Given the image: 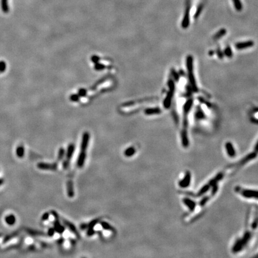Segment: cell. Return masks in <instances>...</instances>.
<instances>
[{
	"label": "cell",
	"instance_id": "2e32d148",
	"mask_svg": "<svg viewBox=\"0 0 258 258\" xmlns=\"http://www.w3.org/2000/svg\"><path fill=\"white\" fill-rule=\"evenodd\" d=\"M86 157V153L80 152L77 160V165L79 167H82L84 164Z\"/></svg>",
	"mask_w": 258,
	"mask_h": 258
},
{
	"label": "cell",
	"instance_id": "9c48e42d",
	"mask_svg": "<svg viewBox=\"0 0 258 258\" xmlns=\"http://www.w3.org/2000/svg\"><path fill=\"white\" fill-rule=\"evenodd\" d=\"M225 148H226L227 154L230 157H234L236 156V150H235L234 146H233L232 144L230 142H228L226 143Z\"/></svg>",
	"mask_w": 258,
	"mask_h": 258
},
{
	"label": "cell",
	"instance_id": "f35d334b",
	"mask_svg": "<svg viewBox=\"0 0 258 258\" xmlns=\"http://www.w3.org/2000/svg\"><path fill=\"white\" fill-rule=\"evenodd\" d=\"M48 218H49V214H48V213H45V214L43 216V217H42V220H43V221H46Z\"/></svg>",
	"mask_w": 258,
	"mask_h": 258
},
{
	"label": "cell",
	"instance_id": "4fadbf2b",
	"mask_svg": "<svg viewBox=\"0 0 258 258\" xmlns=\"http://www.w3.org/2000/svg\"><path fill=\"white\" fill-rule=\"evenodd\" d=\"M223 176L224 174L223 173H219L214 178H213L209 181L208 184H209L210 187H213L215 184H217V183L223 178Z\"/></svg>",
	"mask_w": 258,
	"mask_h": 258
},
{
	"label": "cell",
	"instance_id": "4dcf8cb0",
	"mask_svg": "<svg viewBox=\"0 0 258 258\" xmlns=\"http://www.w3.org/2000/svg\"><path fill=\"white\" fill-rule=\"evenodd\" d=\"M98 221H99L98 219H95V220H93V221H91V222L88 224V228H93V227H94L95 225H96V224L97 223Z\"/></svg>",
	"mask_w": 258,
	"mask_h": 258
},
{
	"label": "cell",
	"instance_id": "5b68a950",
	"mask_svg": "<svg viewBox=\"0 0 258 258\" xmlns=\"http://www.w3.org/2000/svg\"><path fill=\"white\" fill-rule=\"evenodd\" d=\"M256 152H252V153H251L250 154H248V155H247L246 157H245L244 158H243V159H242V160H241L240 161H238V163H237V164H236L235 165L234 164L233 165H232L231 166V167H234V166H240V165H244V164H246V163H247L248 161H251V160H252V159H253L254 158L256 157Z\"/></svg>",
	"mask_w": 258,
	"mask_h": 258
},
{
	"label": "cell",
	"instance_id": "8fae6325",
	"mask_svg": "<svg viewBox=\"0 0 258 258\" xmlns=\"http://www.w3.org/2000/svg\"><path fill=\"white\" fill-rule=\"evenodd\" d=\"M38 167L41 169L44 170H54L57 169V165L56 164H45V163H40L38 165Z\"/></svg>",
	"mask_w": 258,
	"mask_h": 258
},
{
	"label": "cell",
	"instance_id": "ba28073f",
	"mask_svg": "<svg viewBox=\"0 0 258 258\" xmlns=\"http://www.w3.org/2000/svg\"><path fill=\"white\" fill-rule=\"evenodd\" d=\"M182 201L183 203L185 204L186 206L188 207V208L191 211L194 210L196 207V203L194 201H193V199H191L188 198H184L182 199Z\"/></svg>",
	"mask_w": 258,
	"mask_h": 258
},
{
	"label": "cell",
	"instance_id": "8992f818",
	"mask_svg": "<svg viewBox=\"0 0 258 258\" xmlns=\"http://www.w3.org/2000/svg\"><path fill=\"white\" fill-rule=\"evenodd\" d=\"M189 12H190V6L188 5L185 13L184 19L182 22V27L183 28H187L189 25Z\"/></svg>",
	"mask_w": 258,
	"mask_h": 258
},
{
	"label": "cell",
	"instance_id": "e575fe53",
	"mask_svg": "<svg viewBox=\"0 0 258 258\" xmlns=\"http://www.w3.org/2000/svg\"><path fill=\"white\" fill-rule=\"evenodd\" d=\"M217 54H218V57H219V59H222V58L223 57V53L221 52V49H220L219 48H218L217 49Z\"/></svg>",
	"mask_w": 258,
	"mask_h": 258
},
{
	"label": "cell",
	"instance_id": "277c9868",
	"mask_svg": "<svg viewBox=\"0 0 258 258\" xmlns=\"http://www.w3.org/2000/svg\"><path fill=\"white\" fill-rule=\"evenodd\" d=\"M89 139H90V136H89L88 133L85 132L84 135H83V136H82V142H81V152H80L86 153V151L87 150V146L88 145Z\"/></svg>",
	"mask_w": 258,
	"mask_h": 258
},
{
	"label": "cell",
	"instance_id": "603a6c76",
	"mask_svg": "<svg viewBox=\"0 0 258 258\" xmlns=\"http://www.w3.org/2000/svg\"><path fill=\"white\" fill-rule=\"evenodd\" d=\"M210 186L209 184H207V185H204V186L200 189V190H199V191H198V194H197L198 197H200V196L203 195V194H204L206 193L208 191H209V189H210Z\"/></svg>",
	"mask_w": 258,
	"mask_h": 258
},
{
	"label": "cell",
	"instance_id": "5bb4252c",
	"mask_svg": "<svg viewBox=\"0 0 258 258\" xmlns=\"http://www.w3.org/2000/svg\"><path fill=\"white\" fill-rule=\"evenodd\" d=\"M173 92L170 91L167 94V97H165L164 101V106L165 108H170V106L171 105V103H172V99L173 97Z\"/></svg>",
	"mask_w": 258,
	"mask_h": 258
},
{
	"label": "cell",
	"instance_id": "cb8c5ba5",
	"mask_svg": "<svg viewBox=\"0 0 258 258\" xmlns=\"http://www.w3.org/2000/svg\"><path fill=\"white\" fill-rule=\"evenodd\" d=\"M161 112V110L159 108H152V109L147 110L145 111V113L148 115H152V114H160Z\"/></svg>",
	"mask_w": 258,
	"mask_h": 258
},
{
	"label": "cell",
	"instance_id": "7c38bea8",
	"mask_svg": "<svg viewBox=\"0 0 258 258\" xmlns=\"http://www.w3.org/2000/svg\"><path fill=\"white\" fill-rule=\"evenodd\" d=\"M181 138H182V145L184 147H188L189 145V140L188 138V134L187 131L182 130L181 132Z\"/></svg>",
	"mask_w": 258,
	"mask_h": 258
},
{
	"label": "cell",
	"instance_id": "ffe728a7",
	"mask_svg": "<svg viewBox=\"0 0 258 258\" xmlns=\"http://www.w3.org/2000/svg\"><path fill=\"white\" fill-rule=\"evenodd\" d=\"M1 7L2 11L7 13L9 11V7L8 5V0H1Z\"/></svg>",
	"mask_w": 258,
	"mask_h": 258
},
{
	"label": "cell",
	"instance_id": "b9f144b4",
	"mask_svg": "<svg viewBox=\"0 0 258 258\" xmlns=\"http://www.w3.org/2000/svg\"><path fill=\"white\" fill-rule=\"evenodd\" d=\"M213 53H214V52L213 51H210L209 52V55H213Z\"/></svg>",
	"mask_w": 258,
	"mask_h": 258
},
{
	"label": "cell",
	"instance_id": "d590c367",
	"mask_svg": "<svg viewBox=\"0 0 258 258\" xmlns=\"http://www.w3.org/2000/svg\"><path fill=\"white\" fill-rule=\"evenodd\" d=\"M69 160H66L63 163V168H64L65 169H68V167H69Z\"/></svg>",
	"mask_w": 258,
	"mask_h": 258
},
{
	"label": "cell",
	"instance_id": "d6986e66",
	"mask_svg": "<svg viewBox=\"0 0 258 258\" xmlns=\"http://www.w3.org/2000/svg\"><path fill=\"white\" fill-rule=\"evenodd\" d=\"M54 229L56 232L59 233V234H61V233L65 231V228L60 224L59 221H58V219H56V221L54 223Z\"/></svg>",
	"mask_w": 258,
	"mask_h": 258
},
{
	"label": "cell",
	"instance_id": "1f68e13d",
	"mask_svg": "<svg viewBox=\"0 0 258 258\" xmlns=\"http://www.w3.org/2000/svg\"><path fill=\"white\" fill-rule=\"evenodd\" d=\"M209 197H204L200 201V202H199V205H200V206H204L205 204H206V203L207 202V201L209 200Z\"/></svg>",
	"mask_w": 258,
	"mask_h": 258
},
{
	"label": "cell",
	"instance_id": "7402d4cb",
	"mask_svg": "<svg viewBox=\"0 0 258 258\" xmlns=\"http://www.w3.org/2000/svg\"><path fill=\"white\" fill-rule=\"evenodd\" d=\"M136 152V149L133 147H130L124 151V155L127 157H130L133 155Z\"/></svg>",
	"mask_w": 258,
	"mask_h": 258
},
{
	"label": "cell",
	"instance_id": "8d00e7d4",
	"mask_svg": "<svg viewBox=\"0 0 258 258\" xmlns=\"http://www.w3.org/2000/svg\"><path fill=\"white\" fill-rule=\"evenodd\" d=\"M201 10H202V6H199V7H198V10H197V11L196 12V13H195V18H198V16L199 15V14L201 13Z\"/></svg>",
	"mask_w": 258,
	"mask_h": 258
},
{
	"label": "cell",
	"instance_id": "d6a6232c",
	"mask_svg": "<svg viewBox=\"0 0 258 258\" xmlns=\"http://www.w3.org/2000/svg\"><path fill=\"white\" fill-rule=\"evenodd\" d=\"M95 231H94V229L93 228H88V229L87 232V234L88 236L90 237V236H93L95 234Z\"/></svg>",
	"mask_w": 258,
	"mask_h": 258
},
{
	"label": "cell",
	"instance_id": "30bf717a",
	"mask_svg": "<svg viewBox=\"0 0 258 258\" xmlns=\"http://www.w3.org/2000/svg\"><path fill=\"white\" fill-rule=\"evenodd\" d=\"M244 246H245L244 245L241 239L238 240L232 247V252L234 253H237L241 251Z\"/></svg>",
	"mask_w": 258,
	"mask_h": 258
},
{
	"label": "cell",
	"instance_id": "e0dca14e",
	"mask_svg": "<svg viewBox=\"0 0 258 258\" xmlns=\"http://www.w3.org/2000/svg\"><path fill=\"white\" fill-rule=\"evenodd\" d=\"M67 191H68V195L70 198H72L74 195V187H73V183L72 181L69 180L67 182Z\"/></svg>",
	"mask_w": 258,
	"mask_h": 258
},
{
	"label": "cell",
	"instance_id": "ab89813d",
	"mask_svg": "<svg viewBox=\"0 0 258 258\" xmlns=\"http://www.w3.org/2000/svg\"><path fill=\"white\" fill-rule=\"evenodd\" d=\"M255 152H258V142H257L256 145H255Z\"/></svg>",
	"mask_w": 258,
	"mask_h": 258
},
{
	"label": "cell",
	"instance_id": "6da1fadb",
	"mask_svg": "<svg viewBox=\"0 0 258 258\" xmlns=\"http://www.w3.org/2000/svg\"><path fill=\"white\" fill-rule=\"evenodd\" d=\"M187 69L188 71L189 80L191 85V88L194 92H197L198 88L196 84L195 80L194 78V75L193 72V57L192 56H188L187 59Z\"/></svg>",
	"mask_w": 258,
	"mask_h": 258
},
{
	"label": "cell",
	"instance_id": "74e56055",
	"mask_svg": "<svg viewBox=\"0 0 258 258\" xmlns=\"http://www.w3.org/2000/svg\"><path fill=\"white\" fill-rule=\"evenodd\" d=\"M54 231H55V230H54V228H50V229H48V235L49 236H50V237L53 236L54 235Z\"/></svg>",
	"mask_w": 258,
	"mask_h": 258
},
{
	"label": "cell",
	"instance_id": "d4e9b609",
	"mask_svg": "<svg viewBox=\"0 0 258 258\" xmlns=\"http://www.w3.org/2000/svg\"><path fill=\"white\" fill-rule=\"evenodd\" d=\"M101 225L102 227L104 229H105V230L112 231H114L113 228L110 225L109 223H108L106 222H102L101 223Z\"/></svg>",
	"mask_w": 258,
	"mask_h": 258
},
{
	"label": "cell",
	"instance_id": "9a60e30c",
	"mask_svg": "<svg viewBox=\"0 0 258 258\" xmlns=\"http://www.w3.org/2000/svg\"><path fill=\"white\" fill-rule=\"evenodd\" d=\"M62 221L63 222V223H64V224L67 227H68V228L73 232V233H74L75 234H76V236H78L79 235V234H78V231H77V230L76 229V227H75V226L74 225L72 224V223H71V222H69V221H68L67 220H65V219H62Z\"/></svg>",
	"mask_w": 258,
	"mask_h": 258
},
{
	"label": "cell",
	"instance_id": "4316f807",
	"mask_svg": "<svg viewBox=\"0 0 258 258\" xmlns=\"http://www.w3.org/2000/svg\"><path fill=\"white\" fill-rule=\"evenodd\" d=\"M224 53L228 57H231L232 56V52L231 48L229 46H227L226 47V48L225 49Z\"/></svg>",
	"mask_w": 258,
	"mask_h": 258
},
{
	"label": "cell",
	"instance_id": "f546056e",
	"mask_svg": "<svg viewBox=\"0 0 258 258\" xmlns=\"http://www.w3.org/2000/svg\"><path fill=\"white\" fill-rule=\"evenodd\" d=\"M6 69V63L4 61H0V73L3 72Z\"/></svg>",
	"mask_w": 258,
	"mask_h": 258
},
{
	"label": "cell",
	"instance_id": "60d3db41",
	"mask_svg": "<svg viewBox=\"0 0 258 258\" xmlns=\"http://www.w3.org/2000/svg\"><path fill=\"white\" fill-rule=\"evenodd\" d=\"M251 121L254 123H256L258 124V119H255V118H252Z\"/></svg>",
	"mask_w": 258,
	"mask_h": 258
},
{
	"label": "cell",
	"instance_id": "83f0119b",
	"mask_svg": "<svg viewBox=\"0 0 258 258\" xmlns=\"http://www.w3.org/2000/svg\"><path fill=\"white\" fill-rule=\"evenodd\" d=\"M65 155V150L63 148H61L59 151V154H58V160L61 161L63 159V158Z\"/></svg>",
	"mask_w": 258,
	"mask_h": 258
},
{
	"label": "cell",
	"instance_id": "f1b7e54d",
	"mask_svg": "<svg viewBox=\"0 0 258 258\" xmlns=\"http://www.w3.org/2000/svg\"><path fill=\"white\" fill-rule=\"evenodd\" d=\"M195 117L197 119H202L204 117V114L201 110H198L195 114Z\"/></svg>",
	"mask_w": 258,
	"mask_h": 258
},
{
	"label": "cell",
	"instance_id": "3957f363",
	"mask_svg": "<svg viewBox=\"0 0 258 258\" xmlns=\"http://www.w3.org/2000/svg\"><path fill=\"white\" fill-rule=\"evenodd\" d=\"M191 180V173L189 172H187L184 178L179 181V185L181 188H187L190 185Z\"/></svg>",
	"mask_w": 258,
	"mask_h": 258
},
{
	"label": "cell",
	"instance_id": "ac0fdd59",
	"mask_svg": "<svg viewBox=\"0 0 258 258\" xmlns=\"http://www.w3.org/2000/svg\"><path fill=\"white\" fill-rule=\"evenodd\" d=\"M74 151H75L74 145L73 144L69 145L67 149V152H66V159L68 160H69L71 159V157H72L73 154L74 152Z\"/></svg>",
	"mask_w": 258,
	"mask_h": 258
},
{
	"label": "cell",
	"instance_id": "836d02e7",
	"mask_svg": "<svg viewBox=\"0 0 258 258\" xmlns=\"http://www.w3.org/2000/svg\"><path fill=\"white\" fill-rule=\"evenodd\" d=\"M172 74H173V76H174V79H175L177 81H178L179 79V75L178 74V73L174 70H173L172 71Z\"/></svg>",
	"mask_w": 258,
	"mask_h": 258
},
{
	"label": "cell",
	"instance_id": "7bdbcfd3",
	"mask_svg": "<svg viewBox=\"0 0 258 258\" xmlns=\"http://www.w3.org/2000/svg\"><path fill=\"white\" fill-rule=\"evenodd\" d=\"M256 257H258V255H256Z\"/></svg>",
	"mask_w": 258,
	"mask_h": 258
},
{
	"label": "cell",
	"instance_id": "52a82bcc",
	"mask_svg": "<svg viewBox=\"0 0 258 258\" xmlns=\"http://www.w3.org/2000/svg\"><path fill=\"white\" fill-rule=\"evenodd\" d=\"M254 45V42L252 41H247L245 42L238 43L236 44V47L238 50H243L245 48H247L248 47H251Z\"/></svg>",
	"mask_w": 258,
	"mask_h": 258
},
{
	"label": "cell",
	"instance_id": "484cf974",
	"mask_svg": "<svg viewBox=\"0 0 258 258\" xmlns=\"http://www.w3.org/2000/svg\"><path fill=\"white\" fill-rule=\"evenodd\" d=\"M233 2H234L235 7L237 11H241L242 10V4L240 0H233Z\"/></svg>",
	"mask_w": 258,
	"mask_h": 258
},
{
	"label": "cell",
	"instance_id": "44dd1931",
	"mask_svg": "<svg viewBox=\"0 0 258 258\" xmlns=\"http://www.w3.org/2000/svg\"><path fill=\"white\" fill-rule=\"evenodd\" d=\"M226 32H227L226 29H221L213 36V39L215 40L220 39L221 37H222L223 35L226 34Z\"/></svg>",
	"mask_w": 258,
	"mask_h": 258
},
{
	"label": "cell",
	"instance_id": "7a4b0ae2",
	"mask_svg": "<svg viewBox=\"0 0 258 258\" xmlns=\"http://www.w3.org/2000/svg\"><path fill=\"white\" fill-rule=\"evenodd\" d=\"M241 194L247 198H255L258 199V191L244 189L240 191Z\"/></svg>",
	"mask_w": 258,
	"mask_h": 258
}]
</instances>
